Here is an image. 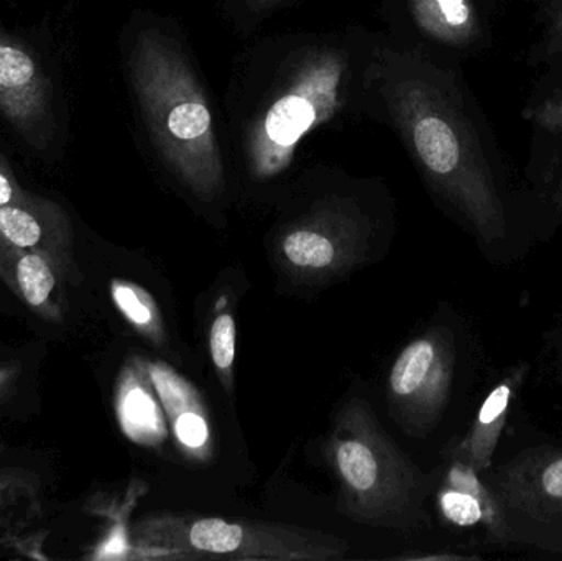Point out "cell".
Wrapping results in <instances>:
<instances>
[{
  "mask_svg": "<svg viewBox=\"0 0 562 561\" xmlns=\"http://www.w3.org/2000/svg\"><path fill=\"white\" fill-rule=\"evenodd\" d=\"M382 92L393 124L429 184L458 211L479 243H504V200L451 76L425 59L396 55L383 65Z\"/></svg>",
  "mask_w": 562,
  "mask_h": 561,
  "instance_id": "obj_1",
  "label": "cell"
},
{
  "mask_svg": "<svg viewBox=\"0 0 562 561\" xmlns=\"http://www.w3.org/2000/svg\"><path fill=\"white\" fill-rule=\"evenodd\" d=\"M131 69L145 122L167 167L201 200L220 197L226 175L213 111L180 46L157 30H144L135 40Z\"/></svg>",
  "mask_w": 562,
  "mask_h": 561,
  "instance_id": "obj_2",
  "label": "cell"
},
{
  "mask_svg": "<svg viewBox=\"0 0 562 561\" xmlns=\"http://www.w3.org/2000/svg\"><path fill=\"white\" fill-rule=\"evenodd\" d=\"M347 81L349 58L342 49L323 46L300 56L247 131L250 173L259 180L283 173L300 142L342 108Z\"/></svg>",
  "mask_w": 562,
  "mask_h": 561,
  "instance_id": "obj_3",
  "label": "cell"
},
{
  "mask_svg": "<svg viewBox=\"0 0 562 561\" xmlns=\"http://www.w3.org/2000/svg\"><path fill=\"white\" fill-rule=\"evenodd\" d=\"M344 506L370 523H413L422 509L425 480L415 464L382 434L363 402L340 415L327 445Z\"/></svg>",
  "mask_w": 562,
  "mask_h": 561,
  "instance_id": "obj_4",
  "label": "cell"
},
{
  "mask_svg": "<svg viewBox=\"0 0 562 561\" xmlns=\"http://www.w3.org/2000/svg\"><path fill=\"white\" fill-rule=\"evenodd\" d=\"M142 542L155 557H206L229 560H334L349 550L344 540L297 527L220 517L151 520Z\"/></svg>",
  "mask_w": 562,
  "mask_h": 561,
  "instance_id": "obj_5",
  "label": "cell"
},
{
  "mask_svg": "<svg viewBox=\"0 0 562 561\" xmlns=\"http://www.w3.org/2000/svg\"><path fill=\"white\" fill-rule=\"evenodd\" d=\"M512 543L562 547V450L533 448L492 474Z\"/></svg>",
  "mask_w": 562,
  "mask_h": 561,
  "instance_id": "obj_6",
  "label": "cell"
},
{
  "mask_svg": "<svg viewBox=\"0 0 562 561\" xmlns=\"http://www.w3.org/2000/svg\"><path fill=\"white\" fill-rule=\"evenodd\" d=\"M454 339L431 332L409 343L390 371V392L400 417L416 430H428L441 417L454 374Z\"/></svg>",
  "mask_w": 562,
  "mask_h": 561,
  "instance_id": "obj_7",
  "label": "cell"
},
{
  "mask_svg": "<svg viewBox=\"0 0 562 561\" xmlns=\"http://www.w3.org/2000/svg\"><path fill=\"white\" fill-rule=\"evenodd\" d=\"M0 112L35 148H45L49 134V92L42 68L13 40L0 35Z\"/></svg>",
  "mask_w": 562,
  "mask_h": 561,
  "instance_id": "obj_8",
  "label": "cell"
},
{
  "mask_svg": "<svg viewBox=\"0 0 562 561\" xmlns=\"http://www.w3.org/2000/svg\"><path fill=\"white\" fill-rule=\"evenodd\" d=\"M357 224L340 211L321 210L288 231L281 239L283 259L301 272H329L346 262Z\"/></svg>",
  "mask_w": 562,
  "mask_h": 561,
  "instance_id": "obj_9",
  "label": "cell"
},
{
  "mask_svg": "<svg viewBox=\"0 0 562 561\" xmlns=\"http://www.w3.org/2000/svg\"><path fill=\"white\" fill-rule=\"evenodd\" d=\"M471 464L452 461L445 486L439 491V509L458 527H484L495 546H510L507 524L492 487Z\"/></svg>",
  "mask_w": 562,
  "mask_h": 561,
  "instance_id": "obj_10",
  "label": "cell"
},
{
  "mask_svg": "<svg viewBox=\"0 0 562 561\" xmlns=\"http://www.w3.org/2000/svg\"><path fill=\"white\" fill-rule=\"evenodd\" d=\"M528 374H530L528 362L512 366L505 371L501 381L485 397L468 435L456 448L454 460L471 464L479 473L491 470L495 450L501 444L502 434L507 425L508 415L514 407L515 399L527 382Z\"/></svg>",
  "mask_w": 562,
  "mask_h": 561,
  "instance_id": "obj_11",
  "label": "cell"
},
{
  "mask_svg": "<svg viewBox=\"0 0 562 561\" xmlns=\"http://www.w3.org/2000/svg\"><path fill=\"white\" fill-rule=\"evenodd\" d=\"M416 25L446 45H468L479 33L472 0H408Z\"/></svg>",
  "mask_w": 562,
  "mask_h": 561,
  "instance_id": "obj_12",
  "label": "cell"
},
{
  "mask_svg": "<svg viewBox=\"0 0 562 561\" xmlns=\"http://www.w3.org/2000/svg\"><path fill=\"white\" fill-rule=\"evenodd\" d=\"M122 427L132 440L157 445L167 437L164 412L151 392L137 379L125 382L119 401Z\"/></svg>",
  "mask_w": 562,
  "mask_h": 561,
  "instance_id": "obj_13",
  "label": "cell"
},
{
  "mask_svg": "<svg viewBox=\"0 0 562 561\" xmlns=\"http://www.w3.org/2000/svg\"><path fill=\"white\" fill-rule=\"evenodd\" d=\"M16 292L33 308H43L56 287L55 270L38 250L19 254L13 272Z\"/></svg>",
  "mask_w": 562,
  "mask_h": 561,
  "instance_id": "obj_14",
  "label": "cell"
},
{
  "mask_svg": "<svg viewBox=\"0 0 562 561\" xmlns=\"http://www.w3.org/2000/svg\"><path fill=\"white\" fill-rule=\"evenodd\" d=\"M45 210L35 200L30 204L0 206V237L23 250H35L45 236L42 216Z\"/></svg>",
  "mask_w": 562,
  "mask_h": 561,
  "instance_id": "obj_15",
  "label": "cell"
},
{
  "mask_svg": "<svg viewBox=\"0 0 562 561\" xmlns=\"http://www.w3.org/2000/svg\"><path fill=\"white\" fill-rule=\"evenodd\" d=\"M148 374H150L151 384L164 405L165 414L170 420L183 412L204 411L198 392L167 364H161V362L151 364L148 368Z\"/></svg>",
  "mask_w": 562,
  "mask_h": 561,
  "instance_id": "obj_16",
  "label": "cell"
},
{
  "mask_svg": "<svg viewBox=\"0 0 562 561\" xmlns=\"http://www.w3.org/2000/svg\"><path fill=\"white\" fill-rule=\"evenodd\" d=\"M112 296L125 318L148 335H160V316L151 296L144 290L128 283L115 282L112 285Z\"/></svg>",
  "mask_w": 562,
  "mask_h": 561,
  "instance_id": "obj_17",
  "label": "cell"
},
{
  "mask_svg": "<svg viewBox=\"0 0 562 561\" xmlns=\"http://www.w3.org/2000/svg\"><path fill=\"white\" fill-rule=\"evenodd\" d=\"M175 437L181 447L196 455H204L210 450L211 428L204 411L183 412L171 420Z\"/></svg>",
  "mask_w": 562,
  "mask_h": 561,
  "instance_id": "obj_18",
  "label": "cell"
},
{
  "mask_svg": "<svg viewBox=\"0 0 562 561\" xmlns=\"http://www.w3.org/2000/svg\"><path fill=\"white\" fill-rule=\"evenodd\" d=\"M211 358L220 371L229 372L236 358V322L229 313L217 316L211 326Z\"/></svg>",
  "mask_w": 562,
  "mask_h": 561,
  "instance_id": "obj_19",
  "label": "cell"
},
{
  "mask_svg": "<svg viewBox=\"0 0 562 561\" xmlns=\"http://www.w3.org/2000/svg\"><path fill=\"white\" fill-rule=\"evenodd\" d=\"M541 53L544 56H557L562 53V0H553L548 10L543 52Z\"/></svg>",
  "mask_w": 562,
  "mask_h": 561,
  "instance_id": "obj_20",
  "label": "cell"
},
{
  "mask_svg": "<svg viewBox=\"0 0 562 561\" xmlns=\"http://www.w3.org/2000/svg\"><path fill=\"white\" fill-rule=\"evenodd\" d=\"M33 201L35 200H29V197L20 190L9 165L0 157V206L3 204H30Z\"/></svg>",
  "mask_w": 562,
  "mask_h": 561,
  "instance_id": "obj_21",
  "label": "cell"
},
{
  "mask_svg": "<svg viewBox=\"0 0 562 561\" xmlns=\"http://www.w3.org/2000/svg\"><path fill=\"white\" fill-rule=\"evenodd\" d=\"M538 124L550 131L562 132V92L548 99L537 109L535 114Z\"/></svg>",
  "mask_w": 562,
  "mask_h": 561,
  "instance_id": "obj_22",
  "label": "cell"
},
{
  "mask_svg": "<svg viewBox=\"0 0 562 561\" xmlns=\"http://www.w3.org/2000/svg\"><path fill=\"white\" fill-rule=\"evenodd\" d=\"M554 203H557L558 210L562 211V181L558 187L557 194H554Z\"/></svg>",
  "mask_w": 562,
  "mask_h": 561,
  "instance_id": "obj_23",
  "label": "cell"
}]
</instances>
